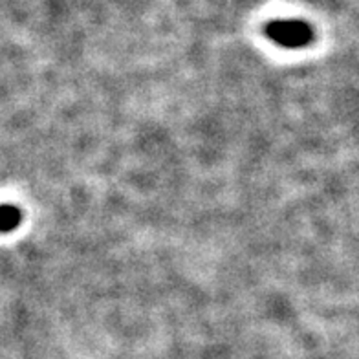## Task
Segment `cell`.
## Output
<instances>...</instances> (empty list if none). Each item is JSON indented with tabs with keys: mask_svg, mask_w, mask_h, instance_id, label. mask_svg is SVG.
<instances>
[{
	"mask_svg": "<svg viewBox=\"0 0 359 359\" xmlns=\"http://www.w3.org/2000/svg\"><path fill=\"white\" fill-rule=\"evenodd\" d=\"M266 34L284 48H303L313 39V29L301 20H273L266 26Z\"/></svg>",
	"mask_w": 359,
	"mask_h": 359,
	"instance_id": "cell-1",
	"label": "cell"
},
{
	"mask_svg": "<svg viewBox=\"0 0 359 359\" xmlns=\"http://www.w3.org/2000/svg\"><path fill=\"white\" fill-rule=\"evenodd\" d=\"M22 220L20 209L13 205H0V233H10L17 229Z\"/></svg>",
	"mask_w": 359,
	"mask_h": 359,
	"instance_id": "cell-2",
	"label": "cell"
}]
</instances>
